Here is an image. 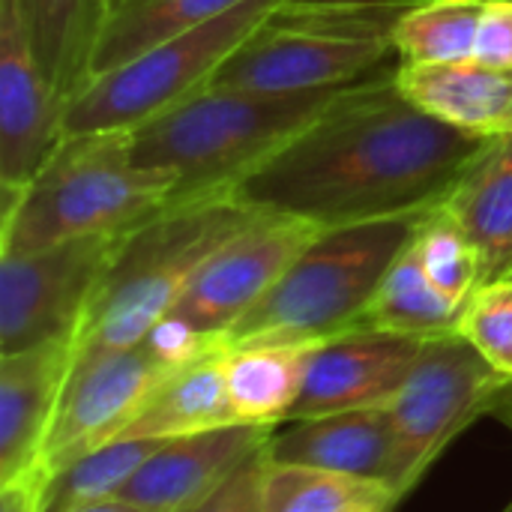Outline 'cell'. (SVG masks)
Listing matches in <instances>:
<instances>
[{"label": "cell", "instance_id": "9", "mask_svg": "<svg viewBox=\"0 0 512 512\" xmlns=\"http://www.w3.org/2000/svg\"><path fill=\"white\" fill-rule=\"evenodd\" d=\"M126 231L0 255V354L72 345Z\"/></svg>", "mask_w": 512, "mask_h": 512}, {"label": "cell", "instance_id": "32", "mask_svg": "<svg viewBox=\"0 0 512 512\" xmlns=\"http://www.w3.org/2000/svg\"><path fill=\"white\" fill-rule=\"evenodd\" d=\"M45 471H33L15 483L0 486V512H39Z\"/></svg>", "mask_w": 512, "mask_h": 512}, {"label": "cell", "instance_id": "38", "mask_svg": "<svg viewBox=\"0 0 512 512\" xmlns=\"http://www.w3.org/2000/svg\"><path fill=\"white\" fill-rule=\"evenodd\" d=\"M507 273H510V270H507Z\"/></svg>", "mask_w": 512, "mask_h": 512}, {"label": "cell", "instance_id": "23", "mask_svg": "<svg viewBox=\"0 0 512 512\" xmlns=\"http://www.w3.org/2000/svg\"><path fill=\"white\" fill-rule=\"evenodd\" d=\"M462 309L453 306L426 276L414 246L408 243L381 279L372 303L357 327L387 330L417 339H435L459 330Z\"/></svg>", "mask_w": 512, "mask_h": 512}, {"label": "cell", "instance_id": "11", "mask_svg": "<svg viewBox=\"0 0 512 512\" xmlns=\"http://www.w3.org/2000/svg\"><path fill=\"white\" fill-rule=\"evenodd\" d=\"M171 375L174 369H168L144 342L72 366L42 450V471L51 474L96 447L117 441Z\"/></svg>", "mask_w": 512, "mask_h": 512}, {"label": "cell", "instance_id": "19", "mask_svg": "<svg viewBox=\"0 0 512 512\" xmlns=\"http://www.w3.org/2000/svg\"><path fill=\"white\" fill-rule=\"evenodd\" d=\"M33 54L69 105L93 81L108 0H12Z\"/></svg>", "mask_w": 512, "mask_h": 512}, {"label": "cell", "instance_id": "34", "mask_svg": "<svg viewBox=\"0 0 512 512\" xmlns=\"http://www.w3.org/2000/svg\"><path fill=\"white\" fill-rule=\"evenodd\" d=\"M294 3H330V6H351V3H381V0H294Z\"/></svg>", "mask_w": 512, "mask_h": 512}, {"label": "cell", "instance_id": "14", "mask_svg": "<svg viewBox=\"0 0 512 512\" xmlns=\"http://www.w3.org/2000/svg\"><path fill=\"white\" fill-rule=\"evenodd\" d=\"M276 426L231 423L165 441L117 498L147 512H186L267 450Z\"/></svg>", "mask_w": 512, "mask_h": 512}, {"label": "cell", "instance_id": "8", "mask_svg": "<svg viewBox=\"0 0 512 512\" xmlns=\"http://www.w3.org/2000/svg\"><path fill=\"white\" fill-rule=\"evenodd\" d=\"M507 381L459 333L423 342V351L393 396V468L390 489L405 498L444 447L480 414L492 411Z\"/></svg>", "mask_w": 512, "mask_h": 512}, {"label": "cell", "instance_id": "4", "mask_svg": "<svg viewBox=\"0 0 512 512\" xmlns=\"http://www.w3.org/2000/svg\"><path fill=\"white\" fill-rule=\"evenodd\" d=\"M339 90H198L132 129V156L141 168L171 177L177 183L174 198L234 192L240 180L306 129Z\"/></svg>", "mask_w": 512, "mask_h": 512}, {"label": "cell", "instance_id": "10", "mask_svg": "<svg viewBox=\"0 0 512 512\" xmlns=\"http://www.w3.org/2000/svg\"><path fill=\"white\" fill-rule=\"evenodd\" d=\"M321 231L309 219L261 210L204 261L171 315L207 336L225 339Z\"/></svg>", "mask_w": 512, "mask_h": 512}, {"label": "cell", "instance_id": "20", "mask_svg": "<svg viewBox=\"0 0 512 512\" xmlns=\"http://www.w3.org/2000/svg\"><path fill=\"white\" fill-rule=\"evenodd\" d=\"M225 351L228 348L174 372L141 408V414L117 435V441H171L240 423L228 396Z\"/></svg>", "mask_w": 512, "mask_h": 512}, {"label": "cell", "instance_id": "2", "mask_svg": "<svg viewBox=\"0 0 512 512\" xmlns=\"http://www.w3.org/2000/svg\"><path fill=\"white\" fill-rule=\"evenodd\" d=\"M258 213L237 192H207L174 198L132 225L72 342V366L141 345L174 312L204 261Z\"/></svg>", "mask_w": 512, "mask_h": 512}, {"label": "cell", "instance_id": "37", "mask_svg": "<svg viewBox=\"0 0 512 512\" xmlns=\"http://www.w3.org/2000/svg\"><path fill=\"white\" fill-rule=\"evenodd\" d=\"M504 276H512V270H510V273H504Z\"/></svg>", "mask_w": 512, "mask_h": 512}, {"label": "cell", "instance_id": "30", "mask_svg": "<svg viewBox=\"0 0 512 512\" xmlns=\"http://www.w3.org/2000/svg\"><path fill=\"white\" fill-rule=\"evenodd\" d=\"M270 468L267 450L249 459L237 474H231L213 495L186 512H264V477Z\"/></svg>", "mask_w": 512, "mask_h": 512}, {"label": "cell", "instance_id": "5", "mask_svg": "<svg viewBox=\"0 0 512 512\" xmlns=\"http://www.w3.org/2000/svg\"><path fill=\"white\" fill-rule=\"evenodd\" d=\"M423 213L324 228L228 333L225 345L321 342L357 327Z\"/></svg>", "mask_w": 512, "mask_h": 512}, {"label": "cell", "instance_id": "29", "mask_svg": "<svg viewBox=\"0 0 512 512\" xmlns=\"http://www.w3.org/2000/svg\"><path fill=\"white\" fill-rule=\"evenodd\" d=\"M144 345L174 372H180V369H186V366H192V363H198V360H204V357H210V354H216L222 348H228L225 339L207 336V333L195 330L192 324H186L177 315H165L147 333Z\"/></svg>", "mask_w": 512, "mask_h": 512}, {"label": "cell", "instance_id": "7", "mask_svg": "<svg viewBox=\"0 0 512 512\" xmlns=\"http://www.w3.org/2000/svg\"><path fill=\"white\" fill-rule=\"evenodd\" d=\"M285 0H246L237 9L183 30L123 66L96 75L66 105V135L132 132L210 84L219 66Z\"/></svg>", "mask_w": 512, "mask_h": 512}, {"label": "cell", "instance_id": "27", "mask_svg": "<svg viewBox=\"0 0 512 512\" xmlns=\"http://www.w3.org/2000/svg\"><path fill=\"white\" fill-rule=\"evenodd\" d=\"M411 246L429 282L459 309H465L474 291L486 282L477 246L441 204L420 216Z\"/></svg>", "mask_w": 512, "mask_h": 512}, {"label": "cell", "instance_id": "26", "mask_svg": "<svg viewBox=\"0 0 512 512\" xmlns=\"http://www.w3.org/2000/svg\"><path fill=\"white\" fill-rule=\"evenodd\" d=\"M486 0H411L393 42L399 63L474 60Z\"/></svg>", "mask_w": 512, "mask_h": 512}, {"label": "cell", "instance_id": "16", "mask_svg": "<svg viewBox=\"0 0 512 512\" xmlns=\"http://www.w3.org/2000/svg\"><path fill=\"white\" fill-rule=\"evenodd\" d=\"M267 456L273 465H300L387 483L393 468L390 408L378 405L312 420H291L285 432H273Z\"/></svg>", "mask_w": 512, "mask_h": 512}, {"label": "cell", "instance_id": "22", "mask_svg": "<svg viewBox=\"0 0 512 512\" xmlns=\"http://www.w3.org/2000/svg\"><path fill=\"white\" fill-rule=\"evenodd\" d=\"M240 3L246 0H108L93 57V78L183 30L237 9Z\"/></svg>", "mask_w": 512, "mask_h": 512}, {"label": "cell", "instance_id": "18", "mask_svg": "<svg viewBox=\"0 0 512 512\" xmlns=\"http://www.w3.org/2000/svg\"><path fill=\"white\" fill-rule=\"evenodd\" d=\"M441 207L477 246L486 282L512 270V135H492L483 144Z\"/></svg>", "mask_w": 512, "mask_h": 512}, {"label": "cell", "instance_id": "21", "mask_svg": "<svg viewBox=\"0 0 512 512\" xmlns=\"http://www.w3.org/2000/svg\"><path fill=\"white\" fill-rule=\"evenodd\" d=\"M315 342H261L225 351V378L240 423L276 426L291 417Z\"/></svg>", "mask_w": 512, "mask_h": 512}, {"label": "cell", "instance_id": "35", "mask_svg": "<svg viewBox=\"0 0 512 512\" xmlns=\"http://www.w3.org/2000/svg\"><path fill=\"white\" fill-rule=\"evenodd\" d=\"M498 135H512V105L507 117H504V123H501V129H498Z\"/></svg>", "mask_w": 512, "mask_h": 512}, {"label": "cell", "instance_id": "15", "mask_svg": "<svg viewBox=\"0 0 512 512\" xmlns=\"http://www.w3.org/2000/svg\"><path fill=\"white\" fill-rule=\"evenodd\" d=\"M72 369V345L0 354V486L42 471V450Z\"/></svg>", "mask_w": 512, "mask_h": 512}, {"label": "cell", "instance_id": "17", "mask_svg": "<svg viewBox=\"0 0 512 512\" xmlns=\"http://www.w3.org/2000/svg\"><path fill=\"white\" fill-rule=\"evenodd\" d=\"M396 87L432 120L477 138L498 135L512 105L510 72H498L477 60L399 63Z\"/></svg>", "mask_w": 512, "mask_h": 512}, {"label": "cell", "instance_id": "13", "mask_svg": "<svg viewBox=\"0 0 512 512\" xmlns=\"http://www.w3.org/2000/svg\"><path fill=\"white\" fill-rule=\"evenodd\" d=\"M426 339L351 327L312 345L303 393L288 420L390 405Z\"/></svg>", "mask_w": 512, "mask_h": 512}, {"label": "cell", "instance_id": "25", "mask_svg": "<svg viewBox=\"0 0 512 512\" xmlns=\"http://www.w3.org/2000/svg\"><path fill=\"white\" fill-rule=\"evenodd\" d=\"M165 441H111L102 444L69 465L45 474L39 512H75L108 498H117L135 471L162 447Z\"/></svg>", "mask_w": 512, "mask_h": 512}, {"label": "cell", "instance_id": "24", "mask_svg": "<svg viewBox=\"0 0 512 512\" xmlns=\"http://www.w3.org/2000/svg\"><path fill=\"white\" fill-rule=\"evenodd\" d=\"M402 498L384 480L273 465L264 477V512H393Z\"/></svg>", "mask_w": 512, "mask_h": 512}, {"label": "cell", "instance_id": "3", "mask_svg": "<svg viewBox=\"0 0 512 512\" xmlns=\"http://www.w3.org/2000/svg\"><path fill=\"white\" fill-rule=\"evenodd\" d=\"M174 192L171 177L135 162L129 132L66 135L24 189H0V255L126 231L174 201Z\"/></svg>", "mask_w": 512, "mask_h": 512}, {"label": "cell", "instance_id": "31", "mask_svg": "<svg viewBox=\"0 0 512 512\" xmlns=\"http://www.w3.org/2000/svg\"><path fill=\"white\" fill-rule=\"evenodd\" d=\"M474 60L512 75V0H486Z\"/></svg>", "mask_w": 512, "mask_h": 512}, {"label": "cell", "instance_id": "33", "mask_svg": "<svg viewBox=\"0 0 512 512\" xmlns=\"http://www.w3.org/2000/svg\"><path fill=\"white\" fill-rule=\"evenodd\" d=\"M75 512H147L141 510V507H135V504H129V501H123V498H108V501H99V504H90V507H81V510Z\"/></svg>", "mask_w": 512, "mask_h": 512}, {"label": "cell", "instance_id": "12", "mask_svg": "<svg viewBox=\"0 0 512 512\" xmlns=\"http://www.w3.org/2000/svg\"><path fill=\"white\" fill-rule=\"evenodd\" d=\"M66 138V102L42 72L12 0H0V189H24Z\"/></svg>", "mask_w": 512, "mask_h": 512}, {"label": "cell", "instance_id": "6", "mask_svg": "<svg viewBox=\"0 0 512 512\" xmlns=\"http://www.w3.org/2000/svg\"><path fill=\"white\" fill-rule=\"evenodd\" d=\"M411 0L294 3L285 0L219 66L204 90L315 93L339 90L396 54V24Z\"/></svg>", "mask_w": 512, "mask_h": 512}, {"label": "cell", "instance_id": "1", "mask_svg": "<svg viewBox=\"0 0 512 512\" xmlns=\"http://www.w3.org/2000/svg\"><path fill=\"white\" fill-rule=\"evenodd\" d=\"M477 138L411 105L393 75L342 87L333 102L234 192L321 228L426 213L483 150Z\"/></svg>", "mask_w": 512, "mask_h": 512}, {"label": "cell", "instance_id": "28", "mask_svg": "<svg viewBox=\"0 0 512 512\" xmlns=\"http://www.w3.org/2000/svg\"><path fill=\"white\" fill-rule=\"evenodd\" d=\"M459 336H465L495 372L512 381V276L483 282L459 318Z\"/></svg>", "mask_w": 512, "mask_h": 512}, {"label": "cell", "instance_id": "36", "mask_svg": "<svg viewBox=\"0 0 512 512\" xmlns=\"http://www.w3.org/2000/svg\"><path fill=\"white\" fill-rule=\"evenodd\" d=\"M504 512H512V504H510V507H504Z\"/></svg>", "mask_w": 512, "mask_h": 512}]
</instances>
